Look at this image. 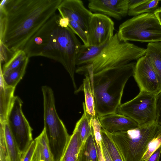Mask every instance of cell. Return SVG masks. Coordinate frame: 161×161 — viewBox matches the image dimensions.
<instances>
[{
  "instance_id": "6da1fadb",
  "label": "cell",
  "mask_w": 161,
  "mask_h": 161,
  "mask_svg": "<svg viewBox=\"0 0 161 161\" xmlns=\"http://www.w3.org/2000/svg\"><path fill=\"white\" fill-rule=\"evenodd\" d=\"M62 0H1L0 38L11 51L23 50L37 31L56 14Z\"/></svg>"
},
{
  "instance_id": "7a4b0ae2",
  "label": "cell",
  "mask_w": 161,
  "mask_h": 161,
  "mask_svg": "<svg viewBox=\"0 0 161 161\" xmlns=\"http://www.w3.org/2000/svg\"><path fill=\"white\" fill-rule=\"evenodd\" d=\"M56 14L29 40L23 50L30 57L42 56L61 63L74 81L76 61L82 45L69 27L59 25Z\"/></svg>"
},
{
  "instance_id": "3957f363",
  "label": "cell",
  "mask_w": 161,
  "mask_h": 161,
  "mask_svg": "<svg viewBox=\"0 0 161 161\" xmlns=\"http://www.w3.org/2000/svg\"><path fill=\"white\" fill-rule=\"evenodd\" d=\"M136 63L132 62L95 74H85L90 79L96 112L99 118L116 112L121 104L126 84L133 75Z\"/></svg>"
},
{
  "instance_id": "277c9868",
  "label": "cell",
  "mask_w": 161,
  "mask_h": 161,
  "mask_svg": "<svg viewBox=\"0 0 161 161\" xmlns=\"http://www.w3.org/2000/svg\"><path fill=\"white\" fill-rule=\"evenodd\" d=\"M124 161H142L149 144L161 133L156 121L127 131L109 132Z\"/></svg>"
},
{
  "instance_id": "5b68a950",
  "label": "cell",
  "mask_w": 161,
  "mask_h": 161,
  "mask_svg": "<svg viewBox=\"0 0 161 161\" xmlns=\"http://www.w3.org/2000/svg\"><path fill=\"white\" fill-rule=\"evenodd\" d=\"M146 49L120 40L116 33L107 42L99 54L90 64L86 71L92 74L107 69L122 66L145 56Z\"/></svg>"
},
{
  "instance_id": "8992f818",
  "label": "cell",
  "mask_w": 161,
  "mask_h": 161,
  "mask_svg": "<svg viewBox=\"0 0 161 161\" xmlns=\"http://www.w3.org/2000/svg\"><path fill=\"white\" fill-rule=\"evenodd\" d=\"M122 41L161 42V25L154 13H144L121 24L117 33Z\"/></svg>"
},
{
  "instance_id": "52a82bcc",
  "label": "cell",
  "mask_w": 161,
  "mask_h": 161,
  "mask_svg": "<svg viewBox=\"0 0 161 161\" xmlns=\"http://www.w3.org/2000/svg\"><path fill=\"white\" fill-rule=\"evenodd\" d=\"M157 95L143 91L131 100L121 104L116 113L129 117L139 126L155 121V102Z\"/></svg>"
},
{
  "instance_id": "ba28073f",
  "label": "cell",
  "mask_w": 161,
  "mask_h": 161,
  "mask_svg": "<svg viewBox=\"0 0 161 161\" xmlns=\"http://www.w3.org/2000/svg\"><path fill=\"white\" fill-rule=\"evenodd\" d=\"M43 98L44 128L50 143L60 144L69 137L64 123L59 118L55 106L53 91L49 86L42 87Z\"/></svg>"
},
{
  "instance_id": "9c48e42d",
  "label": "cell",
  "mask_w": 161,
  "mask_h": 161,
  "mask_svg": "<svg viewBox=\"0 0 161 161\" xmlns=\"http://www.w3.org/2000/svg\"><path fill=\"white\" fill-rule=\"evenodd\" d=\"M22 103L19 97H14L7 121L22 156L33 141L32 130L23 112Z\"/></svg>"
},
{
  "instance_id": "30bf717a",
  "label": "cell",
  "mask_w": 161,
  "mask_h": 161,
  "mask_svg": "<svg viewBox=\"0 0 161 161\" xmlns=\"http://www.w3.org/2000/svg\"><path fill=\"white\" fill-rule=\"evenodd\" d=\"M114 23L109 17L93 13L87 34L88 45L100 46L110 41L114 36Z\"/></svg>"
},
{
  "instance_id": "8fae6325",
  "label": "cell",
  "mask_w": 161,
  "mask_h": 161,
  "mask_svg": "<svg viewBox=\"0 0 161 161\" xmlns=\"http://www.w3.org/2000/svg\"><path fill=\"white\" fill-rule=\"evenodd\" d=\"M133 76L140 91L157 95L160 93L156 74L152 65L144 56L137 60Z\"/></svg>"
},
{
  "instance_id": "7c38bea8",
  "label": "cell",
  "mask_w": 161,
  "mask_h": 161,
  "mask_svg": "<svg viewBox=\"0 0 161 161\" xmlns=\"http://www.w3.org/2000/svg\"><path fill=\"white\" fill-rule=\"evenodd\" d=\"M58 10L62 17L68 18L77 22L87 33L89 24L93 13L80 0H62Z\"/></svg>"
},
{
  "instance_id": "4fadbf2b",
  "label": "cell",
  "mask_w": 161,
  "mask_h": 161,
  "mask_svg": "<svg viewBox=\"0 0 161 161\" xmlns=\"http://www.w3.org/2000/svg\"><path fill=\"white\" fill-rule=\"evenodd\" d=\"M129 0H90L89 10L120 20L128 14Z\"/></svg>"
},
{
  "instance_id": "5bb4252c",
  "label": "cell",
  "mask_w": 161,
  "mask_h": 161,
  "mask_svg": "<svg viewBox=\"0 0 161 161\" xmlns=\"http://www.w3.org/2000/svg\"><path fill=\"white\" fill-rule=\"evenodd\" d=\"M99 118L102 128L111 133L127 131L139 126L131 118L116 112Z\"/></svg>"
},
{
  "instance_id": "9a60e30c",
  "label": "cell",
  "mask_w": 161,
  "mask_h": 161,
  "mask_svg": "<svg viewBox=\"0 0 161 161\" xmlns=\"http://www.w3.org/2000/svg\"><path fill=\"white\" fill-rule=\"evenodd\" d=\"M0 122L7 121L8 116L13 103L15 88L6 85L1 79Z\"/></svg>"
},
{
  "instance_id": "2e32d148",
  "label": "cell",
  "mask_w": 161,
  "mask_h": 161,
  "mask_svg": "<svg viewBox=\"0 0 161 161\" xmlns=\"http://www.w3.org/2000/svg\"><path fill=\"white\" fill-rule=\"evenodd\" d=\"M145 57L153 67L157 75L161 92V42L148 43Z\"/></svg>"
},
{
  "instance_id": "e0dca14e",
  "label": "cell",
  "mask_w": 161,
  "mask_h": 161,
  "mask_svg": "<svg viewBox=\"0 0 161 161\" xmlns=\"http://www.w3.org/2000/svg\"><path fill=\"white\" fill-rule=\"evenodd\" d=\"M82 143L79 132L75 127L60 161H77Z\"/></svg>"
},
{
  "instance_id": "ac0fdd59",
  "label": "cell",
  "mask_w": 161,
  "mask_h": 161,
  "mask_svg": "<svg viewBox=\"0 0 161 161\" xmlns=\"http://www.w3.org/2000/svg\"><path fill=\"white\" fill-rule=\"evenodd\" d=\"M35 139L36 143L33 157L39 161H54L44 129Z\"/></svg>"
},
{
  "instance_id": "d6986e66",
  "label": "cell",
  "mask_w": 161,
  "mask_h": 161,
  "mask_svg": "<svg viewBox=\"0 0 161 161\" xmlns=\"http://www.w3.org/2000/svg\"><path fill=\"white\" fill-rule=\"evenodd\" d=\"M77 161H99L93 131L83 143Z\"/></svg>"
},
{
  "instance_id": "ffe728a7",
  "label": "cell",
  "mask_w": 161,
  "mask_h": 161,
  "mask_svg": "<svg viewBox=\"0 0 161 161\" xmlns=\"http://www.w3.org/2000/svg\"><path fill=\"white\" fill-rule=\"evenodd\" d=\"M106 43L100 46L82 45L77 54L76 66L90 64L101 53Z\"/></svg>"
},
{
  "instance_id": "44dd1931",
  "label": "cell",
  "mask_w": 161,
  "mask_h": 161,
  "mask_svg": "<svg viewBox=\"0 0 161 161\" xmlns=\"http://www.w3.org/2000/svg\"><path fill=\"white\" fill-rule=\"evenodd\" d=\"M3 126L8 153L7 161H21L22 155L7 121Z\"/></svg>"
},
{
  "instance_id": "7402d4cb",
  "label": "cell",
  "mask_w": 161,
  "mask_h": 161,
  "mask_svg": "<svg viewBox=\"0 0 161 161\" xmlns=\"http://www.w3.org/2000/svg\"><path fill=\"white\" fill-rule=\"evenodd\" d=\"M29 59L28 57L20 66L7 75H3L0 73V79L6 85L15 88L25 74Z\"/></svg>"
},
{
  "instance_id": "603a6c76",
  "label": "cell",
  "mask_w": 161,
  "mask_h": 161,
  "mask_svg": "<svg viewBox=\"0 0 161 161\" xmlns=\"http://www.w3.org/2000/svg\"><path fill=\"white\" fill-rule=\"evenodd\" d=\"M83 114L77 122L75 127L78 129L83 143L93 132L91 123V116L86 112L84 102L83 103Z\"/></svg>"
},
{
  "instance_id": "cb8c5ba5",
  "label": "cell",
  "mask_w": 161,
  "mask_h": 161,
  "mask_svg": "<svg viewBox=\"0 0 161 161\" xmlns=\"http://www.w3.org/2000/svg\"><path fill=\"white\" fill-rule=\"evenodd\" d=\"M83 79L82 89L84 93L86 110L87 113L91 117L97 114L95 109L94 97L92 93L90 81L87 75H85Z\"/></svg>"
},
{
  "instance_id": "d4e9b609",
  "label": "cell",
  "mask_w": 161,
  "mask_h": 161,
  "mask_svg": "<svg viewBox=\"0 0 161 161\" xmlns=\"http://www.w3.org/2000/svg\"><path fill=\"white\" fill-rule=\"evenodd\" d=\"M28 57L23 50L15 52L8 62L0 66V73L3 75H7L20 66Z\"/></svg>"
},
{
  "instance_id": "484cf974",
  "label": "cell",
  "mask_w": 161,
  "mask_h": 161,
  "mask_svg": "<svg viewBox=\"0 0 161 161\" xmlns=\"http://www.w3.org/2000/svg\"><path fill=\"white\" fill-rule=\"evenodd\" d=\"M159 0H143L135 7L129 9L128 14L130 16H137L146 13H153L158 8Z\"/></svg>"
},
{
  "instance_id": "4316f807",
  "label": "cell",
  "mask_w": 161,
  "mask_h": 161,
  "mask_svg": "<svg viewBox=\"0 0 161 161\" xmlns=\"http://www.w3.org/2000/svg\"><path fill=\"white\" fill-rule=\"evenodd\" d=\"M101 132L102 142L107 150L112 161H124L113 142L109 133L102 128Z\"/></svg>"
},
{
  "instance_id": "83f0119b",
  "label": "cell",
  "mask_w": 161,
  "mask_h": 161,
  "mask_svg": "<svg viewBox=\"0 0 161 161\" xmlns=\"http://www.w3.org/2000/svg\"><path fill=\"white\" fill-rule=\"evenodd\" d=\"M91 121L96 142L101 148L102 138L101 132L102 127L99 118L96 115L94 116L91 117Z\"/></svg>"
},
{
  "instance_id": "f1b7e54d",
  "label": "cell",
  "mask_w": 161,
  "mask_h": 161,
  "mask_svg": "<svg viewBox=\"0 0 161 161\" xmlns=\"http://www.w3.org/2000/svg\"><path fill=\"white\" fill-rule=\"evenodd\" d=\"M161 146V133L153 139L148 144L142 161H146L152 154Z\"/></svg>"
},
{
  "instance_id": "f546056e",
  "label": "cell",
  "mask_w": 161,
  "mask_h": 161,
  "mask_svg": "<svg viewBox=\"0 0 161 161\" xmlns=\"http://www.w3.org/2000/svg\"><path fill=\"white\" fill-rule=\"evenodd\" d=\"M69 27L74 33L77 35L82 41L84 45L88 46L87 33L76 22L69 19Z\"/></svg>"
},
{
  "instance_id": "4dcf8cb0",
  "label": "cell",
  "mask_w": 161,
  "mask_h": 161,
  "mask_svg": "<svg viewBox=\"0 0 161 161\" xmlns=\"http://www.w3.org/2000/svg\"><path fill=\"white\" fill-rule=\"evenodd\" d=\"M0 161H7L8 153L3 126L0 123Z\"/></svg>"
},
{
  "instance_id": "1f68e13d",
  "label": "cell",
  "mask_w": 161,
  "mask_h": 161,
  "mask_svg": "<svg viewBox=\"0 0 161 161\" xmlns=\"http://www.w3.org/2000/svg\"><path fill=\"white\" fill-rule=\"evenodd\" d=\"M0 65L8 62L13 56L14 53L10 51L2 42H0Z\"/></svg>"
},
{
  "instance_id": "d6a6232c",
  "label": "cell",
  "mask_w": 161,
  "mask_h": 161,
  "mask_svg": "<svg viewBox=\"0 0 161 161\" xmlns=\"http://www.w3.org/2000/svg\"><path fill=\"white\" fill-rule=\"evenodd\" d=\"M155 108V121L161 126V92L157 95Z\"/></svg>"
},
{
  "instance_id": "836d02e7",
  "label": "cell",
  "mask_w": 161,
  "mask_h": 161,
  "mask_svg": "<svg viewBox=\"0 0 161 161\" xmlns=\"http://www.w3.org/2000/svg\"><path fill=\"white\" fill-rule=\"evenodd\" d=\"M35 139L31 142L25 153L22 156L21 161H31L36 147Z\"/></svg>"
},
{
  "instance_id": "e575fe53",
  "label": "cell",
  "mask_w": 161,
  "mask_h": 161,
  "mask_svg": "<svg viewBox=\"0 0 161 161\" xmlns=\"http://www.w3.org/2000/svg\"><path fill=\"white\" fill-rule=\"evenodd\" d=\"M161 154V146L146 161H159Z\"/></svg>"
},
{
  "instance_id": "d590c367",
  "label": "cell",
  "mask_w": 161,
  "mask_h": 161,
  "mask_svg": "<svg viewBox=\"0 0 161 161\" xmlns=\"http://www.w3.org/2000/svg\"><path fill=\"white\" fill-rule=\"evenodd\" d=\"M69 20L68 18L62 17L60 15L59 19V25L62 27L67 28L69 27Z\"/></svg>"
},
{
  "instance_id": "8d00e7d4",
  "label": "cell",
  "mask_w": 161,
  "mask_h": 161,
  "mask_svg": "<svg viewBox=\"0 0 161 161\" xmlns=\"http://www.w3.org/2000/svg\"><path fill=\"white\" fill-rule=\"evenodd\" d=\"M102 152L106 161H112L110 155L102 141Z\"/></svg>"
},
{
  "instance_id": "74e56055",
  "label": "cell",
  "mask_w": 161,
  "mask_h": 161,
  "mask_svg": "<svg viewBox=\"0 0 161 161\" xmlns=\"http://www.w3.org/2000/svg\"><path fill=\"white\" fill-rule=\"evenodd\" d=\"M143 0H129V9L136 6L142 2Z\"/></svg>"
},
{
  "instance_id": "f35d334b",
  "label": "cell",
  "mask_w": 161,
  "mask_h": 161,
  "mask_svg": "<svg viewBox=\"0 0 161 161\" xmlns=\"http://www.w3.org/2000/svg\"><path fill=\"white\" fill-rule=\"evenodd\" d=\"M96 145L99 161H106L102 152V147L100 148L96 142Z\"/></svg>"
},
{
  "instance_id": "ab89813d",
  "label": "cell",
  "mask_w": 161,
  "mask_h": 161,
  "mask_svg": "<svg viewBox=\"0 0 161 161\" xmlns=\"http://www.w3.org/2000/svg\"><path fill=\"white\" fill-rule=\"evenodd\" d=\"M153 13L158 19L161 25V7L157 9Z\"/></svg>"
},
{
  "instance_id": "60d3db41",
  "label": "cell",
  "mask_w": 161,
  "mask_h": 161,
  "mask_svg": "<svg viewBox=\"0 0 161 161\" xmlns=\"http://www.w3.org/2000/svg\"><path fill=\"white\" fill-rule=\"evenodd\" d=\"M31 161H39L38 160L36 159L35 158L32 157V159Z\"/></svg>"
},
{
  "instance_id": "b9f144b4",
  "label": "cell",
  "mask_w": 161,
  "mask_h": 161,
  "mask_svg": "<svg viewBox=\"0 0 161 161\" xmlns=\"http://www.w3.org/2000/svg\"></svg>"
}]
</instances>
